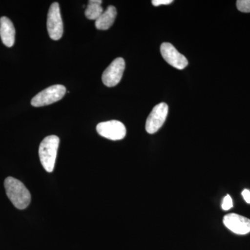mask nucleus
Wrapping results in <instances>:
<instances>
[{
    "label": "nucleus",
    "mask_w": 250,
    "mask_h": 250,
    "mask_svg": "<svg viewBox=\"0 0 250 250\" xmlns=\"http://www.w3.org/2000/svg\"><path fill=\"white\" fill-rule=\"evenodd\" d=\"M4 188L10 201L16 208L23 210L30 204V192L21 181L12 177H7L4 181Z\"/></svg>",
    "instance_id": "nucleus-1"
},
{
    "label": "nucleus",
    "mask_w": 250,
    "mask_h": 250,
    "mask_svg": "<svg viewBox=\"0 0 250 250\" xmlns=\"http://www.w3.org/2000/svg\"><path fill=\"white\" fill-rule=\"evenodd\" d=\"M59 143L60 139L58 136L52 135L42 140L39 146L41 163L47 172H52L54 170Z\"/></svg>",
    "instance_id": "nucleus-2"
},
{
    "label": "nucleus",
    "mask_w": 250,
    "mask_h": 250,
    "mask_svg": "<svg viewBox=\"0 0 250 250\" xmlns=\"http://www.w3.org/2000/svg\"><path fill=\"white\" fill-rule=\"evenodd\" d=\"M66 93V88L62 85H54L42 90L31 100V104L35 107L47 106L59 101Z\"/></svg>",
    "instance_id": "nucleus-3"
},
{
    "label": "nucleus",
    "mask_w": 250,
    "mask_h": 250,
    "mask_svg": "<svg viewBox=\"0 0 250 250\" xmlns=\"http://www.w3.org/2000/svg\"><path fill=\"white\" fill-rule=\"evenodd\" d=\"M47 27L49 37L52 40L58 41L62 39L63 34V24L59 3L54 2L49 7Z\"/></svg>",
    "instance_id": "nucleus-4"
},
{
    "label": "nucleus",
    "mask_w": 250,
    "mask_h": 250,
    "mask_svg": "<svg viewBox=\"0 0 250 250\" xmlns=\"http://www.w3.org/2000/svg\"><path fill=\"white\" fill-rule=\"evenodd\" d=\"M96 129L100 136L111 141H120L123 139L126 134V129L124 124L118 121L99 123L97 125Z\"/></svg>",
    "instance_id": "nucleus-5"
},
{
    "label": "nucleus",
    "mask_w": 250,
    "mask_h": 250,
    "mask_svg": "<svg viewBox=\"0 0 250 250\" xmlns=\"http://www.w3.org/2000/svg\"><path fill=\"white\" fill-rule=\"evenodd\" d=\"M168 113V106L162 103L156 105L149 113L146 121V129L149 134L157 132L164 125Z\"/></svg>",
    "instance_id": "nucleus-6"
},
{
    "label": "nucleus",
    "mask_w": 250,
    "mask_h": 250,
    "mask_svg": "<svg viewBox=\"0 0 250 250\" xmlns=\"http://www.w3.org/2000/svg\"><path fill=\"white\" fill-rule=\"evenodd\" d=\"M125 68V62L123 58H117L110 64L103 72V82L107 87L116 86L121 82Z\"/></svg>",
    "instance_id": "nucleus-7"
},
{
    "label": "nucleus",
    "mask_w": 250,
    "mask_h": 250,
    "mask_svg": "<svg viewBox=\"0 0 250 250\" xmlns=\"http://www.w3.org/2000/svg\"><path fill=\"white\" fill-rule=\"evenodd\" d=\"M161 53L163 58L172 67L183 70L188 64L187 59L179 53L177 49L169 42H164L161 45Z\"/></svg>",
    "instance_id": "nucleus-8"
},
{
    "label": "nucleus",
    "mask_w": 250,
    "mask_h": 250,
    "mask_svg": "<svg viewBox=\"0 0 250 250\" xmlns=\"http://www.w3.org/2000/svg\"><path fill=\"white\" fill-rule=\"evenodd\" d=\"M227 228L236 234L245 235L250 232V220L236 213H229L223 218Z\"/></svg>",
    "instance_id": "nucleus-9"
},
{
    "label": "nucleus",
    "mask_w": 250,
    "mask_h": 250,
    "mask_svg": "<svg viewBox=\"0 0 250 250\" xmlns=\"http://www.w3.org/2000/svg\"><path fill=\"white\" fill-rule=\"evenodd\" d=\"M16 29L11 20L7 17L0 18V37L6 47H11L14 45Z\"/></svg>",
    "instance_id": "nucleus-10"
},
{
    "label": "nucleus",
    "mask_w": 250,
    "mask_h": 250,
    "mask_svg": "<svg viewBox=\"0 0 250 250\" xmlns=\"http://www.w3.org/2000/svg\"><path fill=\"white\" fill-rule=\"evenodd\" d=\"M117 16V10L113 6L107 9L95 21V27L99 30H107L113 25Z\"/></svg>",
    "instance_id": "nucleus-11"
},
{
    "label": "nucleus",
    "mask_w": 250,
    "mask_h": 250,
    "mask_svg": "<svg viewBox=\"0 0 250 250\" xmlns=\"http://www.w3.org/2000/svg\"><path fill=\"white\" fill-rule=\"evenodd\" d=\"M102 3L101 0H90L85 11V17L91 21L98 20L104 12Z\"/></svg>",
    "instance_id": "nucleus-12"
},
{
    "label": "nucleus",
    "mask_w": 250,
    "mask_h": 250,
    "mask_svg": "<svg viewBox=\"0 0 250 250\" xmlns=\"http://www.w3.org/2000/svg\"><path fill=\"white\" fill-rule=\"evenodd\" d=\"M237 9L243 13H250V0H238L236 1Z\"/></svg>",
    "instance_id": "nucleus-13"
},
{
    "label": "nucleus",
    "mask_w": 250,
    "mask_h": 250,
    "mask_svg": "<svg viewBox=\"0 0 250 250\" xmlns=\"http://www.w3.org/2000/svg\"><path fill=\"white\" fill-rule=\"evenodd\" d=\"M233 207V201L231 196L229 195H227L224 197L223 204H222V208L223 210H228Z\"/></svg>",
    "instance_id": "nucleus-14"
},
{
    "label": "nucleus",
    "mask_w": 250,
    "mask_h": 250,
    "mask_svg": "<svg viewBox=\"0 0 250 250\" xmlns=\"http://www.w3.org/2000/svg\"><path fill=\"white\" fill-rule=\"evenodd\" d=\"M173 2L172 0H152V3L154 6H159L161 5L170 4Z\"/></svg>",
    "instance_id": "nucleus-15"
},
{
    "label": "nucleus",
    "mask_w": 250,
    "mask_h": 250,
    "mask_svg": "<svg viewBox=\"0 0 250 250\" xmlns=\"http://www.w3.org/2000/svg\"><path fill=\"white\" fill-rule=\"evenodd\" d=\"M242 195L247 203L250 204V191L248 189H245L242 192Z\"/></svg>",
    "instance_id": "nucleus-16"
}]
</instances>
